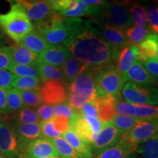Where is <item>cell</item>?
Wrapping results in <instances>:
<instances>
[{"label":"cell","instance_id":"obj_1","mask_svg":"<svg viewBox=\"0 0 158 158\" xmlns=\"http://www.w3.org/2000/svg\"><path fill=\"white\" fill-rule=\"evenodd\" d=\"M71 35L64 46L73 56L92 66L116 62L120 50L108 45L88 28L85 19L68 18Z\"/></svg>","mask_w":158,"mask_h":158},{"label":"cell","instance_id":"obj_2","mask_svg":"<svg viewBox=\"0 0 158 158\" xmlns=\"http://www.w3.org/2000/svg\"><path fill=\"white\" fill-rule=\"evenodd\" d=\"M0 28L16 44H19L34 30V26L21 5L15 1L13 2L7 13L0 14Z\"/></svg>","mask_w":158,"mask_h":158},{"label":"cell","instance_id":"obj_3","mask_svg":"<svg viewBox=\"0 0 158 158\" xmlns=\"http://www.w3.org/2000/svg\"><path fill=\"white\" fill-rule=\"evenodd\" d=\"M127 5L125 2L104 1L103 3L97 6L96 13L90 19L98 20L125 32L133 26Z\"/></svg>","mask_w":158,"mask_h":158},{"label":"cell","instance_id":"obj_4","mask_svg":"<svg viewBox=\"0 0 158 158\" xmlns=\"http://www.w3.org/2000/svg\"><path fill=\"white\" fill-rule=\"evenodd\" d=\"M34 29L50 45H64L71 35L67 17L57 13L44 22L34 25Z\"/></svg>","mask_w":158,"mask_h":158},{"label":"cell","instance_id":"obj_5","mask_svg":"<svg viewBox=\"0 0 158 158\" xmlns=\"http://www.w3.org/2000/svg\"><path fill=\"white\" fill-rule=\"evenodd\" d=\"M68 92L78 94L88 102L95 100L98 97L106 95L97 84L95 73L92 65H89L84 72L70 83Z\"/></svg>","mask_w":158,"mask_h":158},{"label":"cell","instance_id":"obj_6","mask_svg":"<svg viewBox=\"0 0 158 158\" xmlns=\"http://www.w3.org/2000/svg\"><path fill=\"white\" fill-rule=\"evenodd\" d=\"M96 81L105 94L118 97L123 89L122 81L116 68V62H110L100 66H93Z\"/></svg>","mask_w":158,"mask_h":158},{"label":"cell","instance_id":"obj_7","mask_svg":"<svg viewBox=\"0 0 158 158\" xmlns=\"http://www.w3.org/2000/svg\"><path fill=\"white\" fill-rule=\"evenodd\" d=\"M122 94L129 103L158 106V89L153 86L127 82L124 84Z\"/></svg>","mask_w":158,"mask_h":158},{"label":"cell","instance_id":"obj_8","mask_svg":"<svg viewBox=\"0 0 158 158\" xmlns=\"http://www.w3.org/2000/svg\"><path fill=\"white\" fill-rule=\"evenodd\" d=\"M85 23L94 34L114 48L122 50L127 45L125 32L93 19H85Z\"/></svg>","mask_w":158,"mask_h":158},{"label":"cell","instance_id":"obj_9","mask_svg":"<svg viewBox=\"0 0 158 158\" xmlns=\"http://www.w3.org/2000/svg\"><path fill=\"white\" fill-rule=\"evenodd\" d=\"M102 128V122L98 118L77 114L70 121V130H73L79 137L90 145L96 139Z\"/></svg>","mask_w":158,"mask_h":158},{"label":"cell","instance_id":"obj_10","mask_svg":"<svg viewBox=\"0 0 158 158\" xmlns=\"http://www.w3.org/2000/svg\"><path fill=\"white\" fill-rule=\"evenodd\" d=\"M0 153L7 158H19L22 150L13 125L0 118Z\"/></svg>","mask_w":158,"mask_h":158},{"label":"cell","instance_id":"obj_11","mask_svg":"<svg viewBox=\"0 0 158 158\" xmlns=\"http://www.w3.org/2000/svg\"><path fill=\"white\" fill-rule=\"evenodd\" d=\"M39 92L43 104L54 106L68 101V89H67L66 82L42 81Z\"/></svg>","mask_w":158,"mask_h":158},{"label":"cell","instance_id":"obj_12","mask_svg":"<svg viewBox=\"0 0 158 158\" xmlns=\"http://www.w3.org/2000/svg\"><path fill=\"white\" fill-rule=\"evenodd\" d=\"M122 134L115 127L111 122L102 123V128L96 139L91 144L94 156L100 155L113 147L121 139Z\"/></svg>","mask_w":158,"mask_h":158},{"label":"cell","instance_id":"obj_13","mask_svg":"<svg viewBox=\"0 0 158 158\" xmlns=\"http://www.w3.org/2000/svg\"><path fill=\"white\" fill-rule=\"evenodd\" d=\"M21 5L33 26L39 24L56 13L49 1H16Z\"/></svg>","mask_w":158,"mask_h":158},{"label":"cell","instance_id":"obj_14","mask_svg":"<svg viewBox=\"0 0 158 158\" xmlns=\"http://www.w3.org/2000/svg\"><path fill=\"white\" fill-rule=\"evenodd\" d=\"M51 6L58 14L67 18L92 16L94 12V5L89 6L81 2V0H53Z\"/></svg>","mask_w":158,"mask_h":158},{"label":"cell","instance_id":"obj_15","mask_svg":"<svg viewBox=\"0 0 158 158\" xmlns=\"http://www.w3.org/2000/svg\"><path fill=\"white\" fill-rule=\"evenodd\" d=\"M158 130V119L140 118L130 131L124 133L121 138L133 144H138L153 138Z\"/></svg>","mask_w":158,"mask_h":158},{"label":"cell","instance_id":"obj_16","mask_svg":"<svg viewBox=\"0 0 158 158\" xmlns=\"http://www.w3.org/2000/svg\"><path fill=\"white\" fill-rule=\"evenodd\" d=\"M13 126L22 152L31 142L43 138L40 124H21L15 122Z\"/></svg>","mask_w":158,"mask_h":158},{"label":"cell","instance_id":"obj_17","mask_svg":"<svg viewBox=\"0 0 158 158\" xmlns=\"http://www.w3.org/2000/svg\"><path fill=\"white\" fill-rule=\"evenodd\" d=\"M21 155L31 158L60 157L52 143L48 139L45 138L31 142Z\"/></svg>","mask_w":158,"mask_h":158},{"label":"cell","instance_id":"obj_18","mask_svg":"<svg viewBox=\"0 0 158 158\" xmlns=\"http://www.w3.org/2000/svg\"><path fill=\"white\" fill-rule=\"evenodd\" d=\"M138 52L139 50L135 45H127L119 51L116 65L124 84L126 83V76L128 71L138 59Z\"/></svg>","mask_w":158,"mask_h":158},{"label":"cell","instance_id":"obj_19","mask_svg":"<svg viewBox=\"0 0 158 158\" xmlns=\"http://www.w3.org/2000/svg\"><path fill=\"white\" fill-rule=\"evenodd\" d=\"M70 51L64 45H51L38 57V63H43L60 68L69 57Z\"/></svg>","mask_w":158,"mask_h":158},{"label":"cell","instance_id":"obj_20","mask_svg":"<svg viewBox=\"0 0 158 158\" xmlns=\"http://www.w3.org/2000/svg\"><path fill=\"white\" fill-rule=\"evenodd\" d=\"M118 100V97H114L109 94L98 97L94 100L98 108V118L102 123L111 122L114 116L116 115L115 106Z\"/></svg>","mask_w":158,"mask_h":158},{"label":"cell","instance_id":"obj_21","mask_svg":"<svg viewBox=\"0 0 158 158\" xmlns=\"http://www.w3.org/2000/svg\"><path fill=\"white\" fill-rule=\"evenodd\" d=\"M14 64L35 66L38 64L39 56L21 43L10 45Z\"/></svg>","mask_w":158,"mask_h":158},{"label":"cell","instance_id":"obj_22","mask_svg":"<svg viewBox=\"0 0 158 158\" xmlns=\"http://www.w3.org/2000/svg\"><path fill=\"white\" fill-rule=\"evenodd\" d=\"M137 145L121 138L115 146L95 156L94 158H129L136 152Z\"/></svg>","mask_w":158,"mask_h":158},{"label":"cell","instance_id":"obj_23","mask_svg":"<svg viewBox=\"0 0 158 158\" xmlns=\"http://www.w3.org/2000/svg\"><path fill=\"white\" fill-rule=\"evenodd\" d=\"M125 81L133 82L143 86H151L152 85H155L152 78L144 68L143 64L138 59L128 71Z\"/></svg>","mask_w":158,"mask_h":158},{"label":"cell","instance_id":"obj_24","mask_svg":"<svg viewBox=\"0 0 158 158\" xmlns=\"http://www.w3.org/2000/svg\"><path fill=\"white\" fill-rule=\"evenodd\" d=\"M138 60L143 62L146 59L152 57L158 61V34L149 35L144 41L138 45Z\"/></svg>","mask_w":158,"mask_h":158},{"label":"cell","instance_id":"obj_25","mask_svg":"<svg viewBox=\"0 0 158 158\" xmlns=\"http://www.w3.org/2000/svg\"><path fill=\"white\" fill-rule=\"evenodd\" d=\"M62 137L80 155L86 158H94L90 144L82 140L73 130H68L62 133Z\"/></svg>","mask_w":158,"mask_h":158},{"label":"cell","instance_id":"obj_26","mask_svg":"<svg viewBox=\"0 0 158 158\" xmlns=\"http://www.w3.org/2000/svg\"><path fill=\"white\" fill-rule=\"evenodd\" d=\"M88 66L89 64L80 62L72 55L65 61L60 68L62 69L64 74L65 81L71 83L82 72H84Z\"/></svg>","mask_w":158,"mask_h":158},{"label":"cell","instance_id":"obj_27","mask_svg":"<svg viewBox=\"0 0 158 158\" xmlns=\"http://www.w3.org/2000/svg\"><path fill=\"white\" fill-rule=\"evenodd\" d=\"M21 44L40 56L48 49L51 45L48 44L36 30H33L25 37Z\"/></svg>","mask_w":158,"mask_h":158},{"label":"cell","instance_id":"obj_28","mask_svg":"<svg viewBox=\"0 0 158 158\" xmlns=\"http://www.w3.org/2000/svg\"><path fill=\"white\" fill-rule=\"evenodd\" d=\"M155 33L149 27L133 26L125 31L127 40V45L138 46L146 40L149 35Z\"/></svg>","mask_w":158,"mask_h":158},{"label":"cell","instance_id":"obj_29","mask_svg":"<svg viewBox=\"0 0 158 158\" xmlns=\"http://www.w3.org/2000/svg\"><path fill=\"white\" fill-rule=\"evenodd\" d=\"M37 68L39 71L40 78L42 81H58L66 82L64 74L60 68L43 63H38Z\"/></svg>","mask_w":158,"mask_h":158},{"label":"cell","instance_id":"obj_30","mask_svg":"<svg viewBox=\"0 0 158 158\" xmlns=\"http://www.w3.org/2000/svg\"><path fill=\"white\" fill-rule=\"evenodd\" d=\"M48 140L54 146L62 158H86L77 152L62 137Z\"/></svg>","mask_w":158,"mask_h":158},{"label":"cell","instance_id":"obj_31","mask_svg":"<svg viewBox=\"0 0 158 158\" xmlns=\"http://www.w3.org/2000/svg\"><path fill=\"white\" fill-rule=\"evenodd\" d=\"M140 118L135 116L115 115L111 122L122 135L130 131L136 125Z\"/></svg>","mask_w":158,"mask_h":158},{"label":"cell","instance_id":"obj_32","mask_svg":"<svg viewBox=\"0 0 158 158\" xmlns=\"http://www.w3.org/2000/svg\"><path fill=\"white\" fill-rule=\"evenodd\" d=\"M136 152L143 158H158V138H152L138 143Z\"/></svg>","mask_w":158,"mask_h":158},{"label":"cell","instance_id":"obj_33","mask_svg":"<svg viewBox=\"0 0 158 158\" xmlns=\"http://www.w3.org/2000/svg\"><path fill=\"white\" fill-rule=\"evenodd\" d=\"M42 84V80L40 78L31 77H15L12 87L19 91L39 89Z\"/></svg>","mask_w":158,"mask_h":158},{"label":"cell","instance_id":"obj_34","mask_svg":"<svg viewBox=\"0 0 158 158\" xmlns=\"http://www.w3.org/2000/svg\"><path fill=\"white\" fill-rule=\"evenodd\" d=\"M15 122L21 124H40L41 121L36 110L24 106L15 113Z\"/></svg>","mask_w":158,"mask_h":158},{"label":"cell","instance_id":"obj_35","mask_svg":"<svg viewBox=\"0 0 158 158\" xmlns=\"http://www.w3.org/2000/svg\"><path fill=\"white\" fill-rule=\"evenodd\" d=\"M24 107L21 93L14 88L7 89V113L8 114L14 111H18Z\"/></svg>","mask_w":158,"mask_h":158},{"label":"cell","instance_id":"obj_36","mask_svg":"<svg viewBox=\"0 0 158 158\" xmlns=\"http://www.w3.org/2000/svg\"><path fill=\"white\" fill-rule=\"evenodd\" d=\"M25 107L31 108H38L43 104L39 89L19 91Z\"/></svg>","mask_w":158,"mask_h":158},{"label":"cell","instance_id":"obj_37","mask_svg":"<svg viewBox=\"0 0 158 158\" xmlns=\"http://www.w3.org/2000/svg\"><path fill=\"white\" fill-rule=\"evenodd\" d=\"M135 107V116L139 118L158 119V106L133 104Z\"/></svg>","mask_w":158,"mask_h":158},{"label":"cell","instance_id":"obj_38","mask_svg":"<svg viewBox=\"0 0 158 158\" xmlns=\"http://www.w3.org/2000/svg\"><path fill=\"white\" fill-rule=\"evenodd\" d=\"M130 16L134 26L149 27L148 23L145 7L140 5H133L129 8Z\"/></svg>","mask_w":158,"mask_h":158},{"label":"cell","instance_id":"obj_39","mask_svg":"<svg viewBox=\"0 0 158 158\" xmlns=\"http://www.w3.org/2000/svg\"><path fill=\"white\" fill-rule=\"evenodd\" d=\"M9 70L15 77H31L40 78L39 71L37 67L31 65H21L13 63Z\"/></svg>","mask_w":158,"mask_h":158},{"label":"cell","instance_id":"obj_40","mask_svg":"<svg viewBox=\"0 0 158 158\" xmlns=\"http://www.w3.org/2000/svg\"><path fill=\"white\" fill-rule=\"evenodd\" d=\"M145 11L150 28L158 34V3L146 7Z\"/></svg>","mask_w":158,"mask_h":158},{"label":"cell","instance_id":"obj_41","mask_svg":"<svg viewBox=\"0 0 158 158\" xmlns=\"http://www.w3.org/2000/svg\"><path fill=\"white\" fill-rule=\"evenodd\" d=\"M54 107V116H64V117L68 118L69 120H72L77 114V112L69 106L68 101L62 102Z\"/></svg>","mask_w":158,"mask_h":158},{"label":"cell","instance_id":"obj_42","mask_svg":"<svg viewBox=\"0 0 158 158\" xmlns=\"http://www.w3.org/2000/svg\"><path fill=\"white\" fill-rule=\"evenodd\" d=\"M13 64L10 46H0V70H9Z\"/></svg>","mask_w":158,"mask_h":158},{"label":"cell","instance_id":"obj_43","mask_svg":"<svg viewBox=\"0 0 158 158\" xmlns=\"http://www.w3.org/2000/svg\"><path fill=\"white\" fill-rule=\"evenodd\" d=\"M40 125L42 130L43 138L45 139H54V138L62 137V134L55 130L52 119L47 122H41Z\"/></svg>","mask_w":158,"mask_h":158},{"label":"cell","instance_id":"obj_44","mask_svg":"<svg viewBox=\"0 0 158 158\" xmlns=\"http://www.w3.org/2000/svg\"><path fill=\"white\" fill-rule=\"evenodd\" d=\"M141 63L152 78L155 86H158V61L152 57H149L141 62Z\"/></svg>","mask_w":158,"mask_h":158},{"label":"cell","instance_id":"obj_45","mask_svg":"<svg viewBox=\"0 0 158 158\" xmlns=\"http://www.w3.org/2000/svg\"><path fill=\"white\" fill-rule=\"evenodd\" d=\"M115 113L117 115L134 116L135 107L133 104L127 102L118 101V100L115 106Z\"/></svg>","mask_w":158,"mask_h":158},{"label":"cell","instance_id":"obj_46","mask_svg":"<svg viewBox=\"0 0 158 158\" xmlns=\"http://www.w3.org/2000/svg\"><path fill=\"white\" fill-rule=\"evenodd\" d=\"M41 122L50 121L54 118V107L49 105L42 104L36 110Z\"/></svg>","mask_w":158,"mask_h":158},{"label":"cell","instance_id":"obj_47","mask_svg":"<svg viewBox=\"0 0 158 158\" xmlns=\"http://www.w3.org/2000/svg\"><path fill=\"white\" fill-rule=\"evenodd\" d=\"M15 76L9 70H0V89H9L12 88Z\"/></svg>","mask_w":158,"mask_h":158},{"label":"cell","instance_id":"obj_48","mask_svg":"<svg viewBox=\"0 0 158 158\" xmlns=\"http://www.w3.org/2000/svg\"><path fill=\"white\" fill-rule=\"evenodd\" d=\"M88 101L86 99L83 98L82 97L79 96L78 94L68 92V102L69 106H70L75 111H79V110L81 109L83 106Z\"/></svg>","mask_w":158,"mask_h":158},{"label":"cell","instance_id":"obj_49","mask_svg":"<svg viewBox=\"0 0 158 158\" xmlns=\"http://www.w3.org/2000/svg\"><path fill=\"white\" fill-rule=\"evenodd\" d=\"M52 122L55 130L62 135L70 130V120L64 116H54Z\"/></svg>","mask_w":158,"mask_h":158},{"label":"cell","instance_id":"obj_50","mask_svg":"<svg viewBox=\"0 0 158 158\" xmlns=\"http://www.w3.org/2000/svg\"><path fill=\"white\" fill-rule=\"evenodd\" d=\"M78 114H80V115H87L98 118V108H97L96 104L94 100L86 102L83 106L81 109L78 111Z\"/></svg>","mask_w":158,"mask_h":158},{"label":"cell","instance_id":"obj_51","mask_svg":"<svg viewBox=\"0 0 158 158\" xmlns=\"http://www.w3.org/2000/svg\"><path fill=\"white\" fill-rule=\"evenodd\" d=\"M7 89H0V116L7 113Z\"/></svg>","mask_w":158,"mask_h":158},{"label":"cell","instance_id":"obj_52","mask_svg":"<svg viewBox=\"0 0 158 158\" xmlns=\"http://www.w3.org/2000/svg\"><path fill=\"white\" fill-rule=\"evenodd\" d=\"M19 158H31V157H27V156L23 155H21V156H20ZM44 158H62L60 157H44Z\"/></svg>","mask_w":158,"mask_h":158},{"label":"cell","instance_id":"obj_53","mask_svg":"<svg viewBox=\"0 0 158 158\" xmlns=\"http://www.w3.org/2000/svg\"><path fill=\"white\" fill-rule=\"evenodd\" d=\"M3 37H4V36L2 34V29L0 28V43L3 40Z\"/></svg>","mask_w":158,"mask_h":158},{"label":"cell","instance_id":"obj_54","mask_svg":"<svg viewBox=\"0 0 158 158\" xmlns=\"http://www.w3.org/2000/svg\"><path fill=\"white\" fill-rule=\"evenodd\" d=\"M153 138H158V130H157V133H156V134H155V135L154 136Z\"/></svg>","mask_w":158,"mask_h":158},{"label":"cell","instance_id":"obj_55","mask_svg":"<svg viewBox=\"0 0 158 158\" xmlns=\"http://www.w3.org/2000/svg\"><path fill=\"white\" fill-rule=\"evenodd\" d=\"M0 158H7L6 157H5L3 155H2L1 153H0Z\"/></svg>","mask_w":158,"mask_h":158}]
</instances>
